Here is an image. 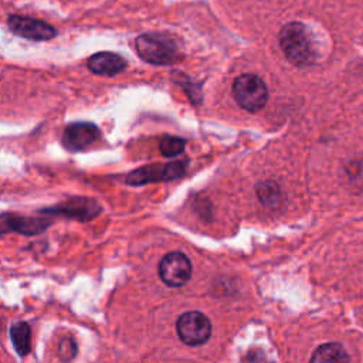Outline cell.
Returning a JSON list of instances; mask_svg holds the SVG:
<instances>
[{
	"label": "cell",
	"mask_w": 363,
	"mask_h": 363,
	"mask_svg": "<svg viewBox=\"0 0 363 363\" xmlns=\"http://www.w3.org/2000/svg\"><path fill=\"white\" fill-rule=\"evenodd\" d=\"M30 335H31L30 326L26 322H18V323L13 325L10 329L13 346L20 356H24L30 352V347H31Z\"/></svg>",
	"instance_id": "obj_13"
},
{
	"label": "cell",
	"mask_w": 363,
	"mask_h": 363,
	"mask_svg": "<svg viewBox=\"0 0 363 363\" xmlns=\"http://www.w3.org/2000/svg\"><path fill=\"white\" fill-rule=\"evenodd\" d=\"M7 24L16 35L33 41H47L57 35V31L51 24L26 16H10Z\"/></svg>",
	"instance_id": "obj_6"
},
{
	"label": "cell",
	"mask_w": 363,
	"mask_h": 363,
	"mask_svg": "<svg viewBox=\"0 0 363 363\" xmlns=\"http://www.w3.org/2000/svg\"><path fill=\"white\" fill-rule=\"evenodd\" d=\"M257 193L261 200V203L265 207L277 208L282 200V194L279 190V186L274 182H262L257 186Z\"/></svg>",
	"instance_id": "obj_14"
},
{
	"label": "cell",
	"mask_w": 363,
	"mask_h": 363,
	"mask_svg": "<svg viewBox=\"0 0 363 363\" xmlns=\"http://www.w3.org/2000/svg\"><path fill=\"white\" fill-rule=\"evenodd\" d=\"M136 51L139 57L156 65L173 64L179 60V48L176 41L162 33H146L136 38Z\"/></svg>",
	"instance_id": "obj_2"
},
{
	"label": "cell",
	"mask_w": 363,
	"mask_h": 363,
	"mask_svg": "<svg viewBox=\"0 0 363 363\" xmlns=\"http://www.w3.org/2000/svg\"><path fill=\"white\" fill-rule=\"evenodd\" d=\"M191 265L189 258L182 252H169L159 264V274L169 286H182L190 278Z\"/></svg>",
	"instance_id": "obj_7"
},
{
	"label": "cell",
	"mask_w": 363,
	"mask_h": 363,
	"mask_svg": "<svg viewBox=\"0 0 363 363\" xmlns=\"http://www.w3.org/2000/svg\"><path fill=\"white\" fill-rule=\"evenodd\" d=\"M126 68V61L115 52L101 51L88 58V69L98 75H116Z\"/></svg>",
	"instance_id": "obj_10"
},
{
	"label": "cell",
	"mask_w": 363,
	"mask_h": 363,
	"mask_svg": "<svg viewBox=\"0 0 363 363\" xmlns=\"http://www.w3.org/2000/svg\"><path fill=\"white\" fill-rule=\"evenodd\" d=\"M184 146H186L184 140L176 136H166L159 143V149L162 155L166 157H173L180 155L184 150Z\"/></svg>",
	"instance_id": "obj_15"
},
{
	"label": "cell",
	"mask_w": 363,
	"mask_h": 363,
	"mask_svg": "<svg viewBox=\"0 0 363 363\" xmlns=\"http://www.w3.org/2000/svg\"><path fill=\"white\" fill-rule=\"evenodd\" d=\"M99 138L98 128L91 122H74L65 126L62 143L71 152L88 149Z\"/></svg>",
	"instance_id": "obj_8"
},
{
	"label": "cell",
	"mask_w": 363,
	"mask_h": 363,
	"mask_svg": "<svg viewBox=\"0 0 363 363\" xmlns=\"http://www.w3.org/2000/svg\"><path fill=\"white\" fill-rule=\"evenodd\" d=\"M44 213L62 214L79 221H88L101 213V206L89 197H71L52 208L44 210Z\"/></svg>",
	"instance_id": "obj_9"
},
{
	"label": "cell",
	"mask_w": 363,
	"mask_h": 363,
	"mask_svg": "<svg viewBox=\"0 0 363 363\" xmlns=\"http://www.w3.org/2000/svg\"><path fill=\"white\" fill-rule=\"evenodd\" d=\"M77 354V345L72 339H64L60 343V356L62 360H71Z\"/></svg>",
	"instance_id": "obj_16"
},
{
	"label": "cell",
	"mask_w": 363,
	"mask_h": 363,
	"mask_svg": "<svg viewBox=\"0 0 363 363\" xmlns=\"http://www.w3.org/2000/svg\"><path fill=\"white\" fill-rule=\"evenodd\" d=\"M211 332L208 318L200 312H187L177 320V333L180 339L191 346L204 343Z\"/></svg>",
	"instance_id": "obj_5"
},
{
	"label": "cell",
	"mask_w": 363,
	"mask_h": 363,
	"mask_svg": "<svg viewBox=\"0 0 363 363\" xmlns=\"http://www.w3.org/2000/svg\"><path fill=\"white\" fill-rule=\"evenodd\" d=\"M311 363H349V356L342 345L325 343L315 350Z\"/></svg>",
	"instance_id": "obj_12"
},
{
	"label": "cell",
	"mask_w": 363,
	"mask_h": 363,
	"mask_svg": "<svg viewBox=\"0 0 363 363\" xmlns=\"http://www.w3.org/2000/svg\"><path fill=\"white\" fill-rule=\"evenodd\" d=\"M279 45L289 62L296 67H306L315 61L311 34L301 23H288L281 28Z\"/></svg>",
	"instance_id": "obj_1"
},
{
	"label": "cell",
	"mask_w": 363,
	"mask_h": 363,
	"mask_svg": "<svg viewBox=\"0 0 363 363\" xmlns=\"http://www.w3.org/2000/svg\"><path fill=\"white\" fill-rule=\"evenodd\" d=\"M184 174V164L182 162L172 163H153L135 169L126 176V183L132 186H139L153 182H167Z\"/></svg>",
	"instance_id": "obj_4"
},
{
	"label": "cell",
	"mask_w": 363,
	"mask_h": 363,
	"mask_svg": "<svg viewBox=\"0 0 363 363\" xmlns=\"http://www.w3.org/2000/svg\"><path fill=\"white\" fill-rule=\"evenodd\" d=\"M47 228V223L43 218L20 217L14 214L0 216V233L17 231L23 234H38Z\"/></svg>",
	"instance_id": "obj_11"
},
{
	"label": "cell",
	"mask_w": 363,
	"mask_h": 363,
	"mask_svg": "<svg viewBox=\"0 0 363 363\" xmlns=\"http://www.w3.org/2000/svg\"><path fill=\"white\" fill-rule=\"evenodd\" d=\"M233 95L241 108L248 112H257L265 106L268 89L259 77L242 74L233 84Z\"/></svg>",
	"instance_id": "obj_3"
}]
</instances>
